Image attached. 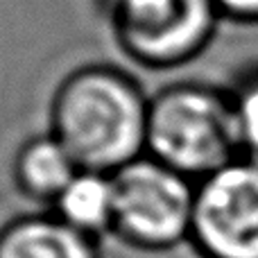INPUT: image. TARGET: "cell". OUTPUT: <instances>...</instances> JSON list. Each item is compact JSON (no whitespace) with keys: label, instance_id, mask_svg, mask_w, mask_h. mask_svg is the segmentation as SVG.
<instances>
[{"label":"cell","instance_id":"7","mask_svg":"<svg viewBox=\"0 0 258 258\" xmlns=\"http://www.w3.org/2000/svg\"><path fill=\"white\" fill-rule=\"evenodd\" d=\"M80 170L71 152L52 134L30 141L16 161V177L21 186L41 200H57Z\"/></svg>","mask_w":258,"mask_h":258},{"label":"cell","instance_id":"8","mask_svg":"<svg viewBox=\"0 0 258 258\" xmlns=\"http://www.w3.org/2000/svg\"><path fill=\"white\" fill-rule=\"evenodd\" d=\"M59 218L73 229L93 236L113 227V181L111 174L80 170L77 177L57 197Z\"/></svg>","mask_w":258,"mask_h":258},{"label":"cell","instance_id":"5","mask_svg":"<svg viewBox=\"0 0 258 258\" xmlns=\"http://www.w3.org/2000/svg\"><path fill=\"white\" fill-rule=\"evenodd\" d=\"M190 233L206 258H258V163L236 159L195 188Z\"/></svg>","mask_w":258,"mask_h":258},{"label":"cell","instance_id":"1","mask_svg":"<svg viewBox=\"0 0 258 258\" xmlns=\"http://www.w3.org/2000/svg\"><path fill=\"white\" fill-rule=\"evenodd\" d=\"M150 100L113 66L77 68L52 100V136L82 170L116 172L147 143Z\"/></svg>","mask_w":258,"mask_h":258},{"label":"cell","instance_id":"9","mask_svg":"<svg viewBox=\"0 0 258 258\" xmlns=\"http://www.w3.org/2000/svg\"><path fill=\"white\" fill-rule=\"evenodd\" d=\"M233 113H236L240 156L258 163V71L240 80L231 93Z\"/></svg>","mask_w":258,"mask_h":258},{"label":"cell","instance_id":"4","mask_svg":"<svg viewBox=\"0 0 258 258\" xmlns=\"http://www.w3.org/2000/svg\"><path fill=\"white\" fill-rule=\"evenodd\" d=\"M113 227L143 247H168L192 227L195 188L156 159H136L111 172Z\"/></svg>","mask_w":258,"mask_h":258},{"label":"cell","instance_id":"6","mask_svg":"<svg viewBox=\"0 0 258 258\" xmlns=\"http://www.w3.org/2000/svg\"><path fill=\"white\" fill-rule=\"evenodd\" d=\"M0 258H98L91 236L61 218H27L0 233Z\"/></svg>","mask_w":258,"mask_h":258},{"label":"cell","instance_id":"3","mask_svg":"<svg viewBox=\"0 0 258 258\" xmlns=\"http://www.w3.org/2000/svg\"><path fill=\"white\" fill-rule=\"evenodd\" d=\"M118 45L150 68L181 66L213 41L215 0H102Z\"/></svg>","mask_w":258,"mask_h":258},{"label":"cell","instance_id":"10","mask_svg":"<svg viewBox=\"0 0 258 258\" xmlns=\"http://www.w3.org/2000/svg\"><path fill=\"white\" fill-rule=\"evenodd\" d=\"M220 14L240 23H258V0H215Z\"/></svg>","mask_w":258,"mask_h":258},{"label":"cell","instance_id":"2","mask_svg":"<svg viewBox=\"0 0 258 258\" xmlns=\"http://www.w3.org/2000/svg\"><path fill=\"white\" fill-rule=\"evenodd\" d=\"M152 159L183 177H209L240 159L231 93L206 84H177L150 100L147 143Z\"/></svg>","mask_w":258,"mask_h":258}]
</instances>
